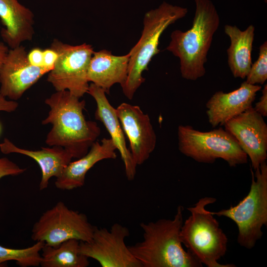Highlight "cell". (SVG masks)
<instances>
[{
	"label": "cell",
	"instance_id": "obj_1",
	"mask_svg": "<svg viewBox=\"0 0 267 267\" xmlns=\"http://www.w3.org/2000/svg\"><path fill=\"white\" fill-rule=\"evenodd\" d=\"M44 103L50 110L42 124L52 125L45 143L64 148L73 158L86 155L100 135V129L96 122L86 119L85 101L68 90H61L52 93Z\"/></svg>",
	"mask_w": 267,
	"mask_h": 267
},
{
	"label": "cell",
	"instance_id": "obj_2",
	"mask_svg": "<svg viewBox=\"0 0 267 267\" xmlns=\"http://www.w3.org/2000/svg\"><path fill=\"white\" fill-rule=\"evenodd\" d=\"M183 207L179 206L173 219L141 222L142 241L129 246L142 267H200L202 264L182 247L179 233Z\"/></svg>",
	"mask_w": 267,
	"mask_h": 267
},
{
	"label": "cell",
	"instance_id": "obj_3",
	"mask_svg": "<svg viewBox=\"0 0 267 267\" xmlns=\"http://www.w3.org/2000/svg\"><path fill=\"white\" fill-rule=\"evenodd\" d=\"M196 10L190 29L174 31L166 49L180 60L182 77L195 81L206 73L204 67L213 36L220 24L217 11L210 0H194Z\"/></svg>",
	"mask_w": 267,
	"mask_h": 267
},
{
	"label": "cell",
	"instance_id": "obj_4",
	"mask_svg": "<svg viewBox=\"0 0 267 267\" xmlns=\"http://www.w3.org/2000/svg\"><path fill=\"white\" fill-rule=\"evenodd\" d=\"M216 201L214 197H203L187 208L191 214L183 222L179 238L202 264L208 267H233V264L218 262L226 253L228 240L214 215L206 208Z\"/></svg>",
	"mask_w": 267,
	"mask_h": 267
},
{
	"label": "cell",
	"instance_id": "obj_5",
	"mask_svg": "<svg viewBox=\"0 0 267 267\" xmlns=\"http://www.w3.org/2000/svg\"><path fill=\"white\" fill-rule=\"evenodd\" d=\"M187 13L186 8L163 2L158 8L145 13L141 36L129 52L127 75L121 85L124 95L129 99L133 98L136 90L145 81L142 73L148 70L152 58L160 52L159 39L163 32Z\"/></svg>",
	"mask_w": 267,
	"mask_h": 267
},
{
	"label": "cell",
	"instance_id": "obj_6",
	"mask_svg": "<svg viewBox=\"0 0 267 267\" xmlns=\"http://www.w3.org/2000/svg\"><path fill=\"white\" fill-rule=\"evenodd\" d=\"M252 181L249 192L234 206L219 212H212L213 215L225 217L236 224L238 233L237 242L248 249L253 248L261 238L264 225H267V165L262 163L260 167L251 170Z\"/></svg>",
	"mask_w": 267,
	"mask_h": 267
},
{
	"label": "cell",
	"instance_id": "obj_7",
	"mask_svg": "<svg viewBox=\"0 0 267 267\" xmlns=\"http://www.w3.org/2000/svg\"><path fill=\"white\" fill-rule=\"evenodd\" d=\"M178 137L179 151L196 162L213 163L222 159L230 167L247 162L248 156L237 141L221 127L201 132L189 125H179Z\"/></svg>",
	"mask_w": 267,
	"mask_h": 267
},
{
	"label": "cell",
	"instance_id": "obj_8",
	"mask_svg": "<svg viewBox=\"0 0 267 267\" xmlns=\"http://www.w3.org/2000/svg\"><path fill=\"white\" fill-rule=\"evenodd\" d=\"M57 53L53 68L48 73L47 81L56 91L68 90L81 98L88 93L87 73L94 52L90 44L72 45L54 39L50 46Z\"/></svg>",
	"mask_w": 267,
	"mask_h": 267
},
{
	"label": "cell",
	"instance_id": "obj_9",
	"mask_svg": "<svg viewBox=\"0 0 267 267\" xmlns=\"http://www.w3.org/2000/svg\"><path fill=\"white\" fill-rule=\"evenodd\" d=\"M94 227L86 214L69 209L62 201H59L43 213L34 223L31 238L52 246L71 239L89 241Z\"/></svg>",
	"mask_w": 267,
	"mask_h": 267
},
{
	"label": "cell",
	"instance_id": "obj_10",
	"mask_svg": "<svg viewBox=\"0 0 267 267\" xmlns=\"http://www.w3.org/2000/svg\"><path fill=\"white\" fill-rule=\"evenodd\" d=\"M128 227L119 223L110 229L95 226L89 241H80V253L96 260L102 267H142L125 243Z\"/></svg>",
	"mask_w": 267,
	"mask_h": 267
},
{
	"label": "cell",
	"instance_id": "obj_11",
	"mask_svg": "<svg viewBox=\"0 0 267 267\" xmlns=\"http://www.w3.org/2000/svg\"><path fill=\"white\" fill-rule=\"evenodd\" d=\"M225 130L249 157L254 170L267 158V125L251 107L227 121Z\"/></svg>",
	"mask_w": 267,
	"mask_h": 267
},
{
	"label": "cell",
	"instance_id": "obj_12",
	"mask_svg": "<svg viewBox=\"0 0 267 267\" xmlns=\"http://www.w3.org/2000/svg\"><path fill=\"white\" fill-rule=\"evenodd\" d=\"M22 45L9 49L0 70V93L11 100L19 99L29 88L48 72L32 65Z\"/></svg>",
	"mask_w": 267,
	"mask_h": 267
},
{
	"label": "cell",
	"instance_id": "obj_13",
	"mask_svg": "<svg viewBox=\"0 0 267 267\" xmlns=\"http://www.w3.org/2000/svg\"><path fill=\"white\" fill-rule=\"evenodd\" d=\"M116 112L124 134L130 144V152L135 164L144 163L154 150L156 135L148 114L137 105L122 103Z\"/></svg>",
	"mask_w": 267,
	"mask_h": 267
},
{
	"label": "cell",
	"instance_id": "obj_14",
	"mask_svg": "<svg viewBox=\"0 0 267 267\" xmlns=\"http://www.w3.org/2000/svg\"><path fill=\"white\" fill-rule=\"evenodd\" d=\"M262 87L243 82L231 92L218 91L206 104V113L212 127L223 125L227 121L252 107L257 92Z\"/></svg>",
	"mask_w": 267,
	"mask_h": 267
},
{
	"label": "cell",
	"instance_id": "obj_15",
	"mask_svg": "<svg viewBox=\"0 0 267 267\" xmlns=\"http://www.w3.org/2000/svg\"><path fill=\"white\" fill-rule=\"evenodd\" d=\"M88 93L95 100L96 109L95 118L101 122L110 135L116 149L121 155L124 163L127 179L132 180L136 174V165L134 163L130 150L127 148L124 132L114 108L109 102L106 93L102 89L91 83L89 85Z\"/></svg>",
	"mask_w": 267,
	"mask_h": 267
},
{
	"label": "cell",
	"instance_id": "obj_16",
	"mask_svg": "<svg viewBox=\"0 0 267 267\" xmlns=\"http://www.w3.org/2000/svg\"><path fill=\"white\" fill-rule=\"evenodd\" d=\"M116 150L115 145L110 138H104L100 142L96 141L86 155L75 161H71L65 167L56 179V187L62 190H71L82 187L88 172L100 161L115 159Z\"/></svg>",
	"mask_w": 267,
	"mask_h": 267
},
{
	"label": "cell",
	"instance_id": "obj_17",
	"mask_svg": "<svg viewBox=\"0 0 267 267\" xmlns=\"http://www.w3.org/2000/svg\"><path fill=\"white\" fill-rule=\"evenodd\" d=\"M0 19L4 26L0 31L1 37L10 48L32 40L34 14L17 0H0Z\"/></svg>",
	"mask_w": 267,
	"mask_h": 267
},
{
	"label": "cell",
	"instance_id": "obj_18",
	"mask_svg": "<svg viewBox=\"0 0 267 267\" xmlns=\"http://www.w3.org/2000/svg\"><path fill=\"white\" fill-rule=\"evenodd\" d=\"M0 150L5 154L18 153L34 160L39 166L42 173L39 184L40 190L48 187L51 178L59 177L73 159L71 155L60 146L42 147L40 150H32L17 147L7 138H4L0 143Z\"/></svg>",
	"mask_w": 267,
	"mask_h": 267
},
{
	"label": "cell",
	"instance_id": "obj_19",
	"mask_svg": "<svg viewBox=\"0 0 267 267\" xmlns=\"http://www.w3.org/2000/svg\"><path fill=\"white\" fill-rule=\"evenodd\" d=\"M130 54L114 55L106 49L94 51L90 59L87 79L109 94L111 87L115 84L121 85L125 81L128 69Z\"/></svg>",
	"mask_w": 267,
	"mask_h": 267
},
{
	"label": "cell",
	"instance_id": "obj_20",
	"mask_svg": "<svg viewBox=\"0 0 267 267\" xmlns=\"http://www.w3.org/2000/svg\"><path fill=\"white\" fill-rule=\"evenodd\" d=\"M224 30L230 40L227 49L229 67L234 78L245 79L252 64L255 27L251 25L241 31L236 26L225 25Z\"/></svg>",
	"mask_w": 267,
	"mask_h": 267
},
{
	"label": "cell",
	"instance_id": "obj_21",
	"mask_svg": "<svg viewBox=\"0 0 267 267\" xmlns=\"http://www.w3.org/2000/svg\"><path fill=\"white\" fill-rule=\"evenodd\" d=\"M80 241L71 239L52 246L44 244L41 251L42 267H87L89 258L80 251Z\"/></svg>",
	"mask_w": 267,
	"mask_h": 267
},
{
	"label": "cell",
	"instance_id": "obj_22",
	"mask_svg": "<svg viewBox=\"0 0 267 267\" xmlns=\"http://www.w3.org/2000/svg\"><path fill=\"white\" fill-rule=\"evenodd\" d=\"M44 242H36L34 244L22 249H13L0 245V267L8 261H15L21 267H38L41 260V251Z\"/></svg>",
	"mask_w": 267,
	"mask_h": 267
},
{
	"label": "cell",
	"instance_id": "obj_23",
	"mask_svg": "<svg viewBox=\"0 0 267 267\" xmlns=\"http://www.w3.org/2000/svg\"><path fill=\"white\" fill-rule=\"evenodd\" d=\"M247 83L263 85L267 79V42L265 41L259 48L258 59L252 64L246 77Z\"/></svg>",
	"mask_w": 267,
	"mask_h": 267
},
{
	"label": "cell",
	"instance_id": "obj_24",
	"mask_svg": "<svg viewBox=\"0 0 267 267\" xmlns=\"http://www.w3.org/2000/svg\"><path fill=\"white\" fill-rule=\"evenodd\" d=\"M26 170L6 157L0 158V179L5 176L21 175Z\"/></svg>",
	"mask_w": 267,
	"mask_h": 267
},
{
	"label": "cell",
	"instance_id": "obj_25",
	"mask_svg": "<svg viewBox=\"0 0 267 267\" xmlns=\"http://www.w3.org/2000/svg\"><path fill=\"white\" fill-rule=\"evenodd\" d=\"M57 57V52L51 47L44 49L43 67L49 72L53 68Z\"/></svg>",
	"mask_w": 267,
	"mask_h": 267
},
{
	"label": "cell",
	"instance_id": "obj_26",
	"mask_svg": "<svg viewBox=\"0 0 267 267\" xmlns=\"http://www.w3.org/2000/svg\"><path fill=\"white\" fill-rule=\"evenodd\" d=\"M27 59L32 65L43 67V49L39 47L32 48L27 53Z\"/></svg>",
	"mask_w": 267,
	"mask_h": 267
},
{
	"label": "cell",
	"instance_id": "obj_27",
	"mask_svg": "<svg viewBox=\"0 0 267 267\" xmlns=\"http://www.w3.org/2000/svg\"><path fill=\"white\" fill-rule=\"evenodd\" d=\"M262 96L255 104L254 109L263 117L267 116V85L262 90Z\"/></svg>",
	"mask_w": 267,
	"mask_h": 267
},
{
	"label": "cell",
	"instance_id": "obj_28",
	"mask_svg": "<svg viewBox=\"0 0 267 267\" xmlns=\"http://www.w3.org/2000/svg\"><path fill=\"white\" fill-rule=\"evenodd\" d=\"M18 103L14 100H8L0 93V111L12 112L18 107Z\"/></svg>",
	"mask_w": 267,
	"mask_h": 267
},
{
	"label": "cell",
	"instance_id": "obj_29",
	"mask_svg": "<svg viewBox=\"0 0 267 267\" xmlns=\"http://www.w3.org/2000/svg\"><path fill=\"white\" fill-rule=\"evenodd\" d=\"M9 49L3 43H0V70L5 59Z\"/></svg>",
	"mask_w": 267,
	"mask_h": 267
},
{
	"label": "cell",
	"instance_id": "obj_30",
	"mask_svg": "<svg viewBox=\"0 0 267 267\" xmlns=\"http://www.w3.org/2000/svg\"><path fill=\"white\" fill-rule=\"evenodd\" d=\"M1 131H2V128H1V125L0 123V135L1 134Z\"/></svg>",
	"mask_w": 267,
	"mask_h": 267
}]
</instances>
